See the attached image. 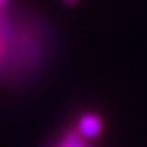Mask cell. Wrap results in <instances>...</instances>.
I'll use <instances>...</instances> for the list:
<instances>
[{
  "label": "cell",
  "mask_w": 147,
  "mask_h": 147,
  "mask_svg": "<svg viewBox=\"0 0 147 147\" xmlns=\"http://www.w3.org/2000/svg\"><path fill=\"white\" fill-rule=\"evenodd\" d=\"M103 119L96 113H84L76 120V132L82 140H96L103 132Z\"/></svg>",
  "instance_id": "cell-1"
},
{
  "label": "cell",
  "mask_w": 147,
  "mask_h": 147,
  "mask_svg": "<svg viewBox=\"0 0 147 147\" xmlns=\"http://www.w3.org/2000/svg\"><path fill=\"white\" fill-rule=\"evenodd\" d=\"M59 147H86V145H84V140L78 136V132L75 130V132H67Z\"/></svg>",
  "instance_id": "cell-2"
},
{
  "label": "cell",
  "mask_w": 147,
  "mask_h": 147,
  "mask_svg": "<svg viewBox=\"0 0 147 147\" xmlns=\"http://www.w3.org/2000/svg\"><path fill=\"white\" fill-rule=\"evenodd\" d=\"M63 2H65L67 6H73V4H76V2H78V0H63Z\"/></svg>",
  "instance_id": "cell-3"
},
{
  "label": "cell",
  "mask_w": 147,
  "mask_h": 147,
  "mask_svg": "<svg viewBox=\"0 0 147 147\" xmlns=\"http://www.w3.org/2000/svg\"><path fill=\"white\" fill-rule=\"evenodd\" d=\"M2 50H4V42H2V38H0V55H2Z\"/></svg>",
  "instance_id": "cell-4"
},
{
  "label": "cell",
  "mask_w": 147,
  "mask_h": 147,
  "mask_svg": "<svg viewBox=\"0 0 147 147\" xmlns=\"http://www.w3.org/2000/svg\"><path fill=\"white\" fill-rule=\"evenodd\" d=\"M4 2H6V0H0V6H2V4H4Z\"/></svg>",
  "instance_id": "cell-5"
}]
</instances>
